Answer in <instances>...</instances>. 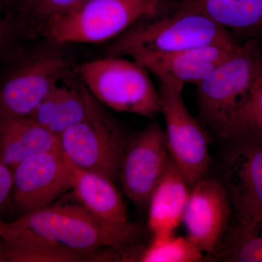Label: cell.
Here are the masks:
<instances>
[{
  "label": "cell",
  "instance_id": "6da1fadb",
  "mask_svg": "<svg viewBox=\"0 0 262 262\" xmlns=\"http://www.w3.org/2000/svg\"><path fill=\"white\" fill-rule=\"evenodd\" d=\"M237 42L235 37L190 5L144 19L114 39L108 56L169 53L208 45Z\"/></svg>",
  "mask_w": 262,
  "mask_h": 262
},
{
  "label": "cell",
  "instance_id": "7a4b0ae2",
  "mask_svg": "<svg viewBox=\"0 0 262 262\" xmlns=\"http://www.w3.org/2000/svg\"><path fill=\"white\" fill-rule=\"evenodd\" d=\"M5 242L29 237H42L81 253L101 248L122 251L134 237L104 225L79 205H51L2 224Z\"/></svg>",
  "mask_w": 262,
  "mask_h": 262
},
{
  "label": "cell",
  "instance_id": "3957f363",
  "mask_svg": "<svg viewBox=\"0 0 262 262\" xmlns=\"http://www.w3.org/2000/svg\"><path fill=\"white\" fill-rule=\"evenodd\" d=\"M261 48L258 39L239 44L233 53L196 84L202 120L222 139H230L236 114L256 82Z\"/></svg>",
  "mask_w": 262,
  "mask_h": 262
},
{
  "label": "cell",
  "instance_id": "277c9868",
  "mask_svg": "<svg viewBox=\"0 0 262 262\" xmlns=\"http://www.w3.org/2000/svg\"><path fill=\"white\" fill-rule=\"evenodd\" d=\"M169 9L167 0H84L45 23L48 37L58 44L99 43Z\"/></svg>",
  "mask_w": 262,
  "mask_h": 262
},
{
  "label": "cell",
  "instance_id": "5b68a950",
  "mask_svg": "<svg viewBox=\"0 0 262 262\" xmlns=\"http://www.w3.org/2000/svg\"><path fill=\"white\" fill-rule=\"evenodd\" d=\"M108 56L82 63L81 82L100 103L120 113L153 117L161 112L159 91L149 72L134 60Z\"/></svg>",
  "mask_w": 262,
  "mask_h": 262
},
{
  "label": "cell",
  "instance_id": "8992f818",
  "mask_svg": "<svg viewBox=\"0 0 262 262\" xmlns=\"http://www.w3.org/2000/svg\"><path fill=\"white\" fill-rule=\"evenodd\" d=\"M70 163L114 180L119 177L128 136L89 90L85 115L58 136Z\"/></svg>",
  "mask_w": 262,
  "mask_h": 262
},
{
  "label": "cell",
  "instance_id": "52a82bcc",
  "mask_svg": "<svg viewBox=\"0 0 262 262\" xmlns=\"http://www.w3.org/2000/svg\"><path fill=\"white\" fill-rule=\"evenodd\" d=\"M160 106L165 122L169 153L190 187L206 177L210 164L208 137L188 111L182 97L184 85L159 80Z\"/></svg>",
  "mask_w": 262,
  "mask_h": 262
},
{
  "label": "cell",
  "instance_id": "ba28073f",
  "mask_svg": "<svg viewBox=\"0 0 262 262\" xmlns=\"http://www.w3.org/2000/svg\"><path fill=\"white\" fill-rule=\"evenodd\" d=\"M170 158L165 132L158 124L151 122L128 136L119 177L133 203L139 207L149 203Z\"/></svg>",
  "mask_w": 262,
  "mask_h": 262
},
{
  "label": "cell",
  "instance_id": "9c48e42d",
  "mask_svg": "<svg viewBox=\"0 0 262 262\" xmlns=\"http://www.w3.org/2000/svg\"><path fill=\"white\" fill-rule=\"evenodd\" d=\"M13 170V203L22 215L51 206L71 189V163L61 150L33 155Z\"/></svg>",
  "mask_w": 262,
  "mask_h": 262
},
{
  "label": "cell",
  "instance_id": "30bf717a",
  "mask_svg": "<svg viewBox=\"0 0 262 262\" xmlns=\"http://www.w3.org/2000/svg\"><path fill=\"white\" fill-rule=\"evenodd\" d=\"M68 72V63L57 55L38 56L19 67L0 89V117L30 116Z\"/></svg>",
  "mask_w": 262,
  "mask_h": 262
},
{
  "label": "cell",
  "instance_id": "8fae6325",
  "mask_svg": "<svg viewBox=\"0 0 262 262\" xmlns=\"http://www.w3.org/2000/svg\"><path fill=\"white\" fill-rule=\"evenodd\" d=\"M229 155L224 185L237 225L262 223V141L242 138Z\"/></svg>",
  "mask_w": 262,
  "mask_h": 262
},
{
  "label": "cell",
  "instance_id": "7c38bea8",
  "mask_svg": "<svg viewBox=\"0 0 262 262\" xmlns=\"http://www.w3.org/2000/svg\"><path fill=\"white\" fill-rule=\"evenodd\" d=\"M232 207L223 182L203 178L191 187L183 223L187 238L207 256L219 248L229 227Z\"/></svg>",
  "mask_w": 262,
  "mask_h": 262
},
{
  "label": "cell",
  "instance_id": "4fadbf2b",
  "mask_svg": "<svg viewBox=\"0 0 262 262\" xmlns=\"http://www.w3.org/2000/svg\"><path fill=\"white\" fill-rule=\"evenodd\" d=\"M239 43L208 45L169 53H136L130 56L158 80L196 84L213 72L238 47Z\"/></svg>",
  "mask_w": 262,
  "mask_h": 262
},
{
  "label": "cell",
  "instance_id": "5bb4252c",
  "mask_svg": "<svg viewBox=\"0 0 262 262\" xmlns=\"http://www.w3.org/2000/svg\"><path fill=\"white\" fill-rule=\"evenodd\" d=\"M70 163L71 189L79 204L104 225L135 237L137 229L129 221L126 206L113 181Z\"/></svg>",
  "mask_w": 262,
  "mask_h": 262
},
{
  "label": "cell",
  "instance_id": "9a60e30c",
  "mask_svg": "<svg viewBox=\"0 0 262 262\" xmlns=\"http://www.w3.org/2000/svg\"><path fill=\"white\" fill-rule=\"evenodd\" d=\"M61 150L59 138L29 117H0V159L13 169L33 155Z\"/></svg>",
  "mask_w": 262,
  "mask_h": 262
},
{
  "label": "cell",
  "instance_id": "2e32d148",
  "mask_svg": "<svg viewBox=\"0 0 262 262\" xmlns=\"http://www.w3.org/2000/svg\"><path fill=\"white\" fill-rule=\"evenodd\" d=\"M191 187L171 157L150 196L148 225L152 234L173 233L182 223Z\"/></svg>",
  "mask_w": 262,
  "mask_h": 262
},
{
  "label": "cell",
  "instance_id": "e0dca14e",
  "mask_svg": "<svg viewBox=\"0 0 262 262\" xmlns=\"http://www.w3.org/2000/svg\"><path fill=\"white\" fill-rule=\"evenodd\" d=\"M246 41L262 37V0H181Z\"/></svg>",
  "mask_w": 262,
  "mask_h": 262
},
{
  "label": "cell",
  "instance_id": "ac0fdd59",
  "mask_svg": "<svg viewBox=\"0 0 262 262\" xmlns=\"http://www.w3.org/2000/svg\"><path fill=\"white\" fill-rule=\"evenodd\" d=\"M89 89L80 84L56 86L28 117L41 126L59 136L85 115Z\"/></svg>",
  "mask_w": 262,
  "mask_h": 262
},
{
  "label": "cell",
  "instance_id": "d6986e66",
  "mask_svg": "<svg viewBox=\"0 0 262 262\" xmlns=\"http://www.w3.org/2000/svg\"><path fill=\"white\" fill-rule=\"evenodd\" d=\"M3 250L5 261L10 262H77L106 261L96 253L75 252L52 242L38 237H24L11 242H5Z\"/></svg>",
  "mask_w": 262,
  "mask_h": 262
},
{
  "label": "cell",
  "instance_id": "ffe728a7",
  "mask_svg": "<svg viewBox=\"0 0 262 262\" xmlns=\"http://www.w3.org/2000/svg\"><path fill=\"white\" fill-rule=\"evenodd\" d=\"M208 258L214 261L262 262V223L229 227L220 246Z\"/></svg>",
  "mask_w": 262,
  "mask_h": 262
},
{
  "label": "cell",
  "instance_id": "44dd1931",
  "mask_svg": "<svg viewBox=\"0 0 262 262\" xmlns=\"http://www.w3.org/2000/svg\"><path fill=\"white\" fill-rule=\"evenodd\" d=\"M151 243L139 255L142 262H198L204 258L203 252L187 237L173 233L152 234Z\"/></svg>",
  "mask_w": 262,
  "mask_h": 262
},
{
  "label": "cell",
  "instance_id": "7402d4cb",
  "mask_svg": "<svg viewBox=\"0 0 262 262\" xmlns=\"http://www.w3.org/2000/svg\"><path fill=\"white\" fill-rule=\"evenodd\" d=\"M242 138L262 141V71L249 96L236 114L230 139Z\"/></svg>",
  "mask_w": 262,
  "mask_h": 262
},
{
  "label": "cell",
  "instance_id": "603a6c76",
  "mask_svg": "<svg viewBox=\"0 0 262 262\" xmlns=\"http://www.w3.org/2000/svg\"><path fill=\"white\" fill-rule=\"evenodd\" d=\"M84 0H22L20 4L29 14L46 22L73 9Z\"/></svg>",
  "mask_w": 262,
  "mask_h": 262
},
{
  "label": "cell",
  "instance_id": "cb8c5ba5",
  "mask_svg": "<svg viewBox=\"0 0 262 262\" xmlns=\"http://www.w3.org/2000/svg\"><path fill=\"white\" fill-rule=\"evenodd\" d=\"M13 171L0 159V208L8 201L13 188Z\"/></svg>",
  "mask_w": 262,
  "mask_h": 262
},
{
  "label": "cell",
  "instance_id": "d4e9b609",
  "mask_svg": "<svg viewBox=\"0 0 262 262\" xmlns=\"http://www.w3.org/2000/svg\"><path fill=\"white\" fill-rule=\"evenodd\" d=\"M5 38H6V29H5L4 21L0 17V48L3 46Z\"/></svg>",
  "mask_w": 262,
  "mask_h": 262
},
{
  "label": "cell",
  "instance_id": "484cf974",
  "mask_svg": "<svg viewBox=\"0 0 262 262\" xmlns=\"http://www.w3.org/2000/svg\"><path fill=\"white\" fill-rule=\"evenodd\" d=\"M260 67H261V70L262 71V48L261 52V56H260Z\"/></svg>",
  "mask_w": 262,
  "mask_h": 262
},
{
  "label": "cell",
  "instance_id": "4316f807",
  "mask_svg": "<svg viewBox=\"0 0 262 262\" xmlns=\"http://www.w3.org/2000/svg\"><path fill=\"white\" fill-rule=\"evenodd\" d=\"M3 1H6V2H18V3H20V2H21L22 0H3Z\"/></svg>",
  "mask_w": 262,
  "mask_h": 262
},
{
  "label": "cell",
  "instance_id": "83f0119b",
  "mask_svg": "<svg viewBox=\"0 0 262 262\" xmlns=\"http://www.w3.org/2000/svg\"><path fill=\"white\" fill-rule=\"evenodd\" d=\"M2 231H3V228H2V224H0V239H2Z\"/></svg>",
  "mask_w": 262,
  "mask_h": 262
},
{
  "label": "cell",
  "instance_id": "f1b7e54d",
  "mask_svg": "<svg viewBox=\"0 0 262 262\" xmlns=\"http://www.w3.org/2000/svg\"><path fill=\"white\" fill-rule=\"evenodd\" d=\"M0 17H1V16H0Z\"/></svg>",
  "mask_w": 262,
  "mask_h": 262
}]
</instances>
